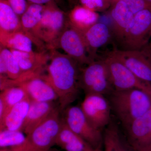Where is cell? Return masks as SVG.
I'll return each instance as SVG.
<instances>
[{
    "instance_id": "1",
    "label": "cell",
    "mask_w": 151,
    "mask_h": 151,
    "mask_svg": "<svg viewBox=\"0 0 151 151\" xmlns=\"http://www.w3.org/2000/svg\"><path fill=\"white\" fill-rule=\"evenodd\" d=\"M49 50L50 59L44 76L57 94L60 111H63L78 98L81 66L67 54L55 49Z\"/></svg>"
},
{
    "instance_id": "2",
    "label": "cell",
    "mask_w": 151,
    "mask_h": 151,
    "mask_svg": "<svg viewBox=\"0 0 151 151\" xmlns=\"http://www.w3.org/2000/svg\"><path fill=\"white\" fill-rule=\"evenodd\" d=\"M108 96L111 111L124 129L151 109V94L142 89L114 90Z\"/></svg>"
},
{
    "instance_id": "3",
    "label": "cell",
    "mask_w": 151,
    "mask_h": 151,
    "mask_svg": "<svg viewBox=\"0 0 151 151\" xmlns=\"http://www.w3.org/2000/svg\"><path fill=\"white\" fill-rule=\"evenodd\" d=\"M80 89L85 94L109 95L114 90L104 59H97L81 68L78 78Z\"/></svg>"
},
{
    "instance_id": "4",
    "label": "cell",
    "mask_w": 151,
    "mask_h": 151,
    "mask_svg": "<svg viewBox=\"0 0 151 151\" xmlns=\"http://www.w3.org/2000/svg\"><path fill=\"white\" fill-rule=\"evenodd\" d=\"M66 22L65 14L57 5L56 1L45 5L41 19L32 35L46 44L47 48L59 37Z\"/></svg>"
},
{
    "instance_id": "5",
    "label": "cell",
    "mask_w": 151,
    "mask_h": 151,
    "mask_svg": "<svg viewBox=\"0 0 151 151\" xmlns=\"http://www.w3.org/2000/svg\"><path fill=\"white\" fill-rule=\"evenodd\" d=\"M103 59L114 90L138 89L151 94V84L139 79L112 51Z\"/></svg>"
},
{
    "instance_id": "6",
    "label": "cell",
    "mask_w": 151,
    "mask_h": 151,
    "mask_svg": "<svg viewBox=\"0 0 151 151\" xmlns=\"http://www.w3.org/2000/svg\"><path fill=\"white\" fill-rule=\"evenodd\" d=\"M59 110L57 108L27 136V151H49L55 145L61 124Z\"/></svg>"
},
{
    "instance_id": "7",
    "label": "cell",
    "mask_w": 151,
    "mask_h": 151,
    "mask_svg": "<svg viewBox=\"0 0 151 151\" xmlns=\"http://www.w3.org/2000/svg\"><path fill=\"white\" fill-rule=\"evenodd\" d=\"M59 48L82 66L92 62L89 59L84 42L83 34L67 21L59 37L52 45L47 47L49 50Z\"/></svg>"
},
{
    "instance_id": "8",
    "label": "cell",
    "mask_w": 151,
    "mask_h": 151,
    "mask_svg": "<svg viewBox=\"0 0 151 151\" xmlns=\"http://www.w3.org/2000/svg\"><path fill=\"white\" fill-rule=\"evenodd\" d=\"M64 111L63 119L70 129L92 147L102 149L103 135L102 131L92 126L81 107L68 106Z\"/></svg>"
},
{
    "instance_id": "9",
    "label": "cell",
    "mask_w": 151,
    "mask_h": 151,
    "mask_svg": "<svg viewBox=\"0 0 151 151\" xmlns=\"http://www.w3.org/2000/svg\"><path fill=\"white\" fill-rule=\"evenodd\" d=\"M151 39V7L134 14L132 26L121 45L122 49L137 50L148 45Z\"/></svg>"
},
{
    "instance_id": "10",
    "label": "cell",
    "mask_w": 151,
    "mask_h": 151,
    "mask_svg": "<svg viewBox=\"0 0 151 151\" xmlns=\"http://www.w3.org/2000/svg\"><path fill=\"white\" fill-rule=\"evenodd\" d=\"M112 52L139 79L151 84V48L149 44L137 50L115 48Z\"/></svg>"
},
{
    "instance_id": "11",
    "label": "cell",
    "mask_w": 151,
    "mask_h": 151,
    "mask_svg": "<svg viewBox=\"0 0 151 151\" xmlns=\"http://www.w3.org/2000/svg\"><path fill=\"white\" fill-rule=\"evenodd\" d=\"M80 107L88 121L97 129L102 131L111 123V105L104 95L85 94Z\"/></svg>"
},
{
    "instance_id": "12",
    "label": "cell",
    "mask_w": 151,
    "mask_h": 151,
    "mask_svg": "<svg viewBox=\"0 0 151 151\" xmlns=\"http://www.w3.org/2000/svg\"><path fill=\"white\" fill-rule=\"evenodd\" d=\"M124 130L132 148L136 151H145L151 140V109Z\"/></svg>"
},
{
    "instance_id": "13",
    "label": "cell",
    "mask_w": 151,
    "mask_h": 151,
    "mask_svg": "<svg viewBox=\"0 0 151 151\" xmlns=\"http://www.w3.org/2000/svg\"><path fill=\"white\" fill-rule=\"evenodd\" d=\"M110 9L113 40L121 46L132 26L134 14L122 1L112 3Z\"/></svg>"
},
{
    "instance_id": "14",
    "label": "cell",
    "mask_w": 151,
    "mask_h": 151,
    "mask_svg": "<svg viewBox=\"0 0 151 151\" xmlns=\"http://www.w3.org/2000/svg\"><path fill=\"white\" fill-rule=\"evenodd\" d=\"M44 75L28 78L19 83L16 86H20L24 89L31 101L50 102L58 100L56 92Z\"/></svg>"
},
{
    "instance_id": "15",
    "label": "cell",
    "mask_w": 151,
    "mask_h": 151,
    "mask_svg": "<svg viewBox=\"0 0 151 151\" xmlns=\"http://www.w3.org/2000/svg\"><path fill=\"white\" fill-rule=\"evenodd\" d=\"M86 51L91 61L97 59V51L113 39L112 30L107 24L96 23L82 33Z\"/></svg>"
},
{
    "instance_id": "16",
    "label": "cell",
    "mask_w": 151,
    "mask_h": 151,
    "mask_svg": "<svg viewBox=\"0 0 151 151\" xmlns=\"http://www.w3.org/2000/svg\"><path fill=\"white\" fill-rule=\"evenodd\" d=\"M10 50L24 73L42 75L44 70H46L50 59V52L45 51L36 52L33 51L24 52L14 50Z\"/></svg>"
},
{
    "instance_id": "17",
    "label": "cell",
    "mask_w": 151,
    "mask_h": 151,
    "mask_svg": "<svg viewBox=\"0 0 151 151\" xmlns=\"http://www.w3.org/2000/svg\"><path fill=\"white\" fill-rule=\"evenodd\" d=\"M57 108L53 102L31 101L27 116L21 131L26 136L42 123Z\"/></svg>"
},
{
    "instance_id": "18",
    "label": "cell",
    "mask_w": 151,
    "mask_h": 151,
    "mask_svg": "<svg viewBox=\"0 0 151 151\" xmlns=\"http://www.w3.org/2000/svg\"><path fill=\"white\" fill-rule=\"evenodd\" d=\"M99 18V13L78 4L75 5L66 15L67 21L82 33L98 22Z\"/></svg>"
},
{
    "instance_id": "19",
    "label": "cell",
    "mask_w": 151,
    "mask_h": 151,
    "mask_svg": "<svg viewBox=\"0 0 151 151\" xmlns=\"http://www.w3.org/2000/svg\"><path fill=\"white\" fill-rule=\"evenodd\" d=\"M1 46L18 51H33V43L39 45L38 40L33 36L23 30L9 33H0Z\"/></svg>"
},
{
    "instance_id": "20",
    "label": "cell",
    "mask_w": 151,
    "mask_h": 151,
    "mask_svg": "<svg viewBox=\"0 0 151 151\" xmlns=\"http://www.w3.org/2000/svg\"><path fill=\"white\" fill-rule=\"evenodd\" d=\"M55 145L65 151H84L91 147L70 129L63 118Z\"/></svg>"
},
{
    "instance_id": "21",
    "label": "cell",
    "mask_w": 151,
    "mask_h": 151,
    "mask_svg": "<svg viewBox=\"0 0 151 151\" xmlns=\"http://www.w3.org/2000/svg\"><path fill=\"white\" fill-rule=\"evenodd\" d=\"M31 100L29 97L14 105L0 124V130L21 131L27 116Z\"/></svg>"
},
{
    "instance_id": "22",
    "label": "cell",
    "mask_w": 151,
    "mask_h": 151,
    "mask_svg": "<svg viewBox=\"0 0 151 151\" xmlns=\"http://www.w3.org/2000/svg\"><path fill=\"white\" fill-rule=\"evenodd\" d=\"M24 73L10 50L1 46L0 78L17 80L22 77Z\"/></svg>"
},
{
    "instance_id": "23",
    "label": "cell",
    "mask_w": 151,
    "mask_h": 151,
    "mask_svg": "<svg viewBox=\"0 0 151 151\" xmlns=\"http://www.w3.org/2000/svg\"><path fill=\"white\" fill-rule=\"evenodd\" d=\"M20 17L6 0H0V33L22 30Z\"/></svg>"
},
{
    "instance_id": "24",
    "label": "cell",
    "mask_w": 151,
    "mask_h": 151,
    "mask_svg": "<svg viewBox=\"0 0 151 151\" xmlns=\"http://www.w3.org/2000/svg\"><path fill=\"white\" fill-rule=\"evenodd\" d=\"M44 5L28 2L27 8L20 17L23 30L31 35L39 24L43 12Z\"/></svg>"
},
{
    "instance_id": "25",
    "label": "cell",
    "mask_w": 151,
    "mask_h": 151,
    "mask_svg": "<svg viewBox=\"0 0 151 151\" xmlns=\"http://www.w3.org/2000/svg\"><path fill=\"white\" fill-rule=\"evenodd\" d=\"M27 97H28L26 92L20 86H12L1 91L0 101L3 103L5 108L4 119L14 105Z\"/></svg>"
},
{
    "instance_id": "26",
    "label": "cell",
    "mask_w": 151,
    "mask_h": 151,
    "mask_svg": "<svg viewBox=\"0 0 151 151\" xmlns=\"http://www.w3.org/2000/svg\"><path fill=\"white\" fill-rule=\"evenodd\" d=\"M123 146L118 127L111 122L103 134V151H122Z\"/></svg>"
},
{
    "instance_id": "27",
    "label": "cell",
    "mask_w": 151,
    "mask_h": 151,
    "mask_svg": "<svg viewBox=\"0 0 151 151\" xmlns=\"http://www.w3.org/2000/svg\"><path fill=\"white\" fill-rule=\"evenodd\" d=\"M21 131L0 130V148L12 147L21 145L27 141V136Z\"/></svg>"
},
{
    "instance_id": "28",
    "label": "cell",
    "mask_w": 151,
    "mask_h": 151,
    "mask_svg": "<svg viewBox=\"0 0 151 151\" xmlns=\"http://www.w3.org/2000/svg\"><path fill=\"white\" fill-rule=\"evenodd\" d=\"M78 4L90 10L100 12L107 10L111 7V4L108 0H76ZM74 0L73 2L75 1Z\"/></svg>"
},
{
    "instance_id": "29",
    "label": "cell",
    "mask_w": 151,
    "mask_h": 151,
    "mask_svg": "<svg viewBox=\"0 0 151 151\" xmlns=\"http://www.w3.org/2000/svg\"><path fill=\"white\" fill-rule=\"evenodd\" d=\"M117 1L125 3L134 14L145 9L151 7V3L146 0H115L114 2Z\"/></svg>"
},
{
    "instance_id": "30",
    "label": "cell",
    "mask_w": 151,
    "mask_h": 151,
    "mask_svg": "<svg viewBox=\"0 0 151 151\" xmlns=\"http://www.w3.org/2000/svg\"><path fill=\"white\" fill-rule=\"evenodd\" d=\"M16 13L20 17L26 10L28 2L26 0H6Z\"/></svg>"
},
{
    "instance_id": "31",
    "label": "cell",
    "mask_w": 151,
    "mask_h": 151,
    "mask_svg": "<svg viewBox=\"0 0 151 151\" xmlns=\"http://www.w3.org/2000/svg\"><path fill=\"white\" fill-rule=\"evenodd\" d=\"M27 141H26L24 144L21 145L12 147L1 148L0 151H27Z\"/></svg>"
},
{
    "instance_id": "32",
    "label": "cell",
    "mask_w": 151,
    "mask_h": 151,
    "mask_svg": "<svg viewBox=\"0 0 151 151\" xmlns=\"http://www.w3.org/2000/svg\"><path fill=\"white\" fill-rule=\"evenodd\" d=\"M26 1L29 3L43 5L47 4L52 2L57 1V0H26Z\"/></svg>"
},
{
    "instance_id": "33",
    "label": "cell",
    "mask_w": 151,
    "mask_h": 151,
    "mask_svg": "<svg viewBox=\"0 0 151 151\" xmlns=\"http://www.w3.org/2000/svg\"><path fill=\"white\" fill-rule=\"evenodd\" d=\"M84 151H103V150L100 148H94L92 147H89Z\"/></svg>"
},
{
    "instance_id": "34",
    "label": "cell",
    "mask_w": 151,
    "mask_h": 151,
    "mask_svg": "<svg viewBox=\"0 0 151 151\" xmlns=\"http://www.w3.org/2000/svg\"><path fill=\"white\" fill-rule=\"evenodd\" d=\"M122 151H136L134 150L132 147H131V149L129 148V147H127L126 145H124V143H123V150H122Z\"/></svg>"
},
{
    "instance_id": "35",
    "label": "cell",
    "mask_w": 151,
    "mask_h": 151,
    "mask_svg": "<svg viewBox=\"0 0 151 151\" xmlns=\"http://www.w3.org/2000/svg\"><path fill=\"white\" fill-rule=\"evenodd\" d=\"M145 151H151V140L148 145L147 147L146 148Z\"/></svg>"
},
{
    "instance_id": "36",
    "label": "cell",
    "mask_w": 151,
    "mask_h": 151,
    "mask_svg": "<svg viewBox=\"0 0 151 151\" xmlns=\"http://www.w3.org/2000/svg\"><path fill=\"white\" fill-rule=\"evenodd\" d=\"M110 2H111V4H112V3L114 2L115 1V0H108Z\"/></svg>"
},
{
    "instance_id": "37",
    "label": "cell",
    "mask_w": 151,
    "mask_h": 151,
    "mask_svg": "<svg viewBox=\"0 0 151 151\" xmlns=\"http://www.w3.org/2000/svg\"><path fill=\"white\" fill-rule=\"evenodd\" d=\"M68 1L70 2H73L74 0H68Z\"/></svg>"
},
{
    "instance_id": "38",
    "label": "cell",
    "mask_w": 151,
    "mask_h": 151,
    "mask_svg": "<svg viewBox=\"0 0 151 151\" xmlns=\"http://www.w3.org/2000/svg\"><path fill=\"white\" fill-rule=\"evenodd\" d=\"M149 45H150V47L151 48V41L150 42V43H149Z\"/></svg>"
},
{
    "instance_id": "39",
    "label": "cell",
    "mask_w": 151,
    "mask_h": 151,
    "mask_svg": "<svg viewBox=\"0 0 151 151\" xmlns=\"http://www.w3.org/2000/svg\"><path fill=\"white\" fill-rule=\"evenodd\" d=\"M146 1H148L149 2L151 3V0H146Z\"/></svg>"
},
{
    "instance_id": "40",
    "label": "cell",
    "mask_w": 151,
    "mask_h": 151,
    "mask_svg": "<svg viewBox=\"0 0 151 151\" xmlns=\"http://www.w3.org/2000/svg\"><path fill=\"white\" fill-rule=\"evenodd\" d=\"M57 1H58V0H57Z\"/></svg>"
}]
</instances>
